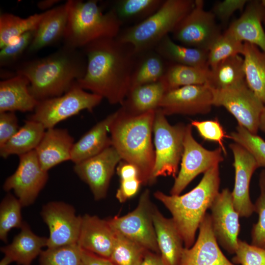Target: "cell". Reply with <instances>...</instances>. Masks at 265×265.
<instances>
[{
  "label": "cell",
  "mask_w": 265,
  "mask_h": 265,
  "mask_svg": "<svg viewBox=\"0 0 265 265\" xmlns=\"http://www.w3.org/2000/svg\"><path fill=\"white\" fill-rule=\"evenodd\" d=\"M229 148L234 156L235 177L232 192L235 209L240 217H248L254 212V204L250 199L249 185L253 174L259 168L252 155L237 143H231Z\"/></svg>",
  "instance_id": "cell-18"
},
{
  "label": "cell",
  "mask_w": 265,
  "mask_h": 265,
  "mask_svg": "<svg viewBox=\"0 0 265 265\" xmlns=\"http://www.w3.org/2000/svg\"><path fill=\"white\" fill-rule=\"evenodd\" d=\"M210 68H199L170 63L161 80L167 90L180 87L208 83Z\"/></svg>",
  "instance_id": "cell-36"
},
{
  "label": "cell",
  "mask_w": 265,
  "mask_h": 265,
  "mask_svg": "<svg viewBox=\"0 0 265 265\" xmlns=\"http://www.w3.org/2000/svg\"><path fill=\"white\" fill-rule=\"evenodd\" d=\"M20 127L15 112L0 113V147L4 144L19 130Z\"/></svg>",
  "instance_id": "cell-47"
},
{
  "label": "cell",
  "mask_w": 265,
  "mask_h": 265,
  "mask_svg": "<svg viewBox=\"0 0 265 265\" xmlns=\"http://www.w3.org/2000/svg\"><path fill=\"white\" fill-rule=\"evenodd\" d=\"M233 258L234 263L240 265H265V248L239 239Z\"/></svg>",
  "instance_id": "cell-44"
},
{
  "label": "cell",
  "mask_w": 265,
  "mask_h": 265,
  "mask_svg": "<svg viewBox=\"0 0 265 265\" xmlns=\"http://www.w3.org/2000/svg\"><path fill=\"white\" fill-rule=\"evenodd\" d=\"M259 184L261 191L265 194V169H263L260 174Z\"/></svg>",
  "instance_id": "cell-53"
},
{
  "label": "cell",
  "mask_w": 265,
  "mask_h": 265,
  "mask_svg": "<svg viewBox=\"0 0 265 265\" xmlns=\"http://www.w3.org/2000/svg\"><path fill=\"white\" fill-rule=\"evenodd\" d=\"M210 209L212 228L218 243L230 253H235L239 240L240 216L234 206L232 192L227 188L219 192Z\"/></svg>",
  "instance_id": "cell-17"
},
{
  "label": "cell",
  "mask_w": 265,
  "mask_h": 265,
  "mask_svg": "<svg viewBox=\"0 0 265 265\" xmlns=\"http://www.w3.org/2000/svg\"><path fill=\"white\" fill-rule=\"evenodd\" d=\"M153 220L162 259L166 265H179L184 248V241L173 219L164 216L155 206Z\"/></svg>",
  "instance_id": "cell-23"
},
{
  "label": "cell",
  "mask_w": 265,
  "mask_h": 265,
  "mask_svg": "<svg viewBox=\"0 0 265 265\" xmlns=\"http://www.w3.org/2000/svg\"><path fill=\"white\" fill-rule=\"evenodd\" d=\"M13 262L12 259L7 256L4 255V257L0 262V265H9Z\"/></svg>",
  "instance_id": "cell-55"
},
{
  "label": "cell",
  "mask_w": 265,
  "mask_h": 265,
  "mask_svg": "<svg viewBox=\"0 0 265 265\" xmlns=\"http://www.w3.org/2000/svg\"><path fill=\"white\" fill-rule=\"evenodd\" d=\"M213 106L212 87L206 83L180 87L167 91L159 108L165 115L209 113Z\"/></svg>",
  "instance_id": "cell-16"
},
{
  "label": "cell",
  "mask_w": 265,
  "mask_h": 265,
  "mask_svg": "<svg viewBox=\"0 0 265 265\" xmlns=\"http://www.w3.org/2000/svg\"><path fill=\"white\" fill-rule=\"evenodd\" d=\"M80 248L78 244L48 248L39 255L40 265H80Z\"/></svg>",
  "instance_id": "cell-41"
},
{
  "label": "cell",
  "mask_w": 265,
  "mask_h": 265,
  "mask_svg": "<svg viewBox=\"0 0 265 265\" xmlns=\"http://www.w3.org/2000/svg\"><path fill=\"white\" fill-rule=\"evenodd\" d=\"M147 251L135 242L116 233L115 243L109 259L116 265H141Z\"/></svg>",
  "instance_id": "cell-37"
},
{
  "label": "cell",
  "mask_w": 265,
  "mask_h": 265,
  "mask_svg": "<svg viewBox=\"0 0 265 265\" xmlns=\"http://www.w3.org/2000/svg\"><path fill=\"white\" fill-rule=\"evenodd\" d=\"M103 99L87 92L76 82L62 95L38 102L28 119L39 122L46 130L54 128L58 123L82 110L92 112Z\"/></svg>",
  "instance_id": "cell-8"
},
{
  "label": "cell",
  "mask_w": 265,
  "mask_h": 265,
  "mask_svg": "<svg viewBox=\"0 0 265 265\" xmlns=\"http://www.w3.org/2000/svg\"><path fill=\"white\" fill-rule=\"evenodd\" d=\"M164 0H117L110 8L122 26L138 24L154 13Z\"/></svg>",
  "instance_id": "cell-35"
},
{
  "label": "cell",
  "mask_w": 265,
  "mask_h": 265,
  "mask_svg": "<svg viewBox=\"0 0 265 265\" xmlns=\"http://www.w3.org/2000/svg\"><path fill=\"white\" fill-rule=\"evenodd\" d=\"M141 265H166L159 254L147 250Z\"/></svg>",
  "instance_id": "cell-51"
},
{
  "label": "cell",
  "mask_w": 265,
  "mask_h": 265,
  "mask_svg": "<svg viewBox=\"0 0 265 265\" xmlns=\"http://www.w3.org/2000/svg\"><path fill=\"white\" fill-rule=\"evenodd\" d=\"M142 184L139 178L120 180V184L116 193V197L120 203H124L134 196Z\"/></svg>",
  "instance_id": "cell-48"
},
{
  "label": "cell",
  "mask_w": 265,
  "mask_h": 265,
  "mask_svg": "<svg viewBox=\"0 0 265 265\" xmlns=\"http://www.w3.org/2000/svg\"><path fill=\"white\" fill-rule=\"evenodd\" d=\"M35 30L28 31L0 48V66H10L27 52L34 37Z\"/></svg>",
  "instance_id": "cell-42"
},
{
  "label": "cell",
  "mask_w": 265,
  "mask_h": 265,
  "mask_svg": "<svg viewBox=\"0 0 265 265\" xmlns=\"http://www.w3.org/2000/svg\"><path fill=\"white\" fill-rule=\"evenodd\" d=\"M69 3L54 7L48 10L35 31L34 37L27 51L34 53L45 47L63 40L68 18Z\"/></svg>",
  "instance_id": "cell-24"
},
{
  "label": "cell",
  "mask_w": 265,
  "mask_h": 265,
  "mask_svg": "<svg viewBox=\"0 0 265 265\" xmlns=\"http://www.w3.org/2000/svg\"><path fill=\"white\" fill-rule=\"evenodd\" d=\"M86 67L82 50L63 45L48 55L22 63L16 74L28 79L29 92L39 102L66 93L84 77Z\"/></svg>",
  "instance_id": "cell-2"
},
{
  "label": "cell",
  "mask_w": 265,
  "mask_h": 265,
  "mask_svg": "<svg viewBox=\"0 0 265 265\" xmlns=\"http://www.w3.org/2000/svg\"><path fill=\"white\" fill-rule=\"evenodd\" d=\"M47 11L21 18L11 13L0 15V49L23 34L37 29Z\"/></svg>",
  "instance_id": "cell-34"
},
{
  "label": "cell",
  "mask_w": 265,
  "mask_h": 265,
  "mask_svg": "<svg viewBox=\"0 0 265 265\" xmlns=\"http://www.w3.org/2000/svg\"><path fill=\"white\" fill-rule=\"evenodd\" d=\"M259 130L265 134V106L260 117Z\"/></svg>",
  "instance_id": "cell-54"
},
{
  "label": "cell",
  "mask_w": 265,
  "mask_h": 265,
  "mask_svg": "<svg viewBox=\"0 0 265 265\" xmlns=\"http://www.w3.org/2000/svg\"><path fill=\"white\" fill-rule=\"evenodd\" d=\"M154 49L170 63L199 68H210L209 51L178 44L169 35L165 36Z\"/></svg>",
  "instance_id": "cell-29"
},
{
  "label": "cell",
  "mask_w": 265,
  "mask_h": 265,
  "mask_svg": "<svg viewBox=\"0 0 265 265\" xmlns=\"http://www.w3.org/2000/svg\"><path fill=\"white\" fill-rule=\"evenodd\" d=\"M245 82L243 58L240 55L231 56L210 68L208 84L213 89H229Z\"/></svg>",
  "instance_id": "cell-33"
},
{
  "label": "cell",
  "mask_w": 265,
  "mask_h": 265,
  "mask_svg": "<svg viewBox=\"0 0 265 265\" xmlns=\"http://www.w3.org/2000/svg\"><path fill=\"white\" fill-rule=\"evenodd\" d=\"M41 215L49 230L48 248L77 244L81 216L76 215L72 205L61 201L50 202L42 207Z\"/></svg>",
  "instance_id": "cell-14"
},
{
  "label": "cell",
  "mask_w": 265,
  "mask_h": 265,
  "mask_svg": "<svg viewBox=\"0 0 265 265\" xmlns=\"http://www.w3.org/2000/svg\"><path fill=\"white\" fill-rule=\"evenodd\" d=\"M48 238L35 234L24 222L21 231L12 242L0 248L4 255L10 257L19 265H31L41 253L42 248L47 246Z\"/></svg>",
  "instance_id": "cell-27"
},
{
  "label": "cell",
  "mask_w": 265,
  "mask_h": 265,
  "mask_svg": "<svg viewBox=\"0 0 265 265\" xmlns=\"http://www.w3.org/2000/svg\"><path fill=\"white\" fill-rule=\"evenodd\" d=\"M60 1L59 0H42L38 2L37 6L39 9L46 11L53 8L52 7Z\"/></svg>",
  "instance_id": "cell-52"
},
{
  "label": "cell",
  "mask_w": 265,
  "mask_h": 265,
  "mask_svg": "<svg viewBox=\"0 0 265 265\" xmlns=\"http://www.w3.org/2000/svg\"><path fill=\"white\" fill-rule=\"evenodd\" d=\"M19 162L14 173L3 185V189L13 190L23 207L32 204L46 185L49 175L41 167L35 150L19 156Z\"/></svg>",
  "instance_id": "cell-13"
},
{
  "label": "cell",
  "mask_w": 265,
  "mask_h": 265,
  "mask_svg": "<svg viewBox=\"0 0 265 265\" xmlns=\"http://www.w3.org/2000/svg\"><path fill=\"white\" fill-rule=\"evenodd\" d=\"M29 81L16 74L0 82V113L19 111L33 112L38 103L29 90Z\"/></svg>",
  "instance_id": "cell-25"
},
{
  "label": "cell",
  "mask_w": 265,
  "mask_h": 265,
  "mask_svg": "<svg viewBox=\"0 0 265 265\" xmlns=\"http://www.w3.org/2000/svg\"><path fill=\"white\" fill-rule=\"evenodd\" d=\"M169 64L155 49L137 54L131 75L130 89L159 81Z\"/></svg>",
  "instance_id": "cell-30"
},
{
  "label": "cell",
  "mask_w": 265,
  "mask_h": 265,
  "mask_svg": "<svg viewBox=\"0 0 265 265\" xmlns=\"http://www.w3.org/2000/svg\"><path fill=\"white\" fill-rule=\"evenodd\" d=\"M68 1V18L63 45L80 49L96 40L118 35L122 25L111 9L103 12L96 0Z\"/></svg>",
  "instance_id": "cell-5"
},
{
  "label": "cell",
  "mask_w": 265,
  "mask_h": 265,
  "mask_svg": "<svg viewBox=\"0 0 265 265\" xmlns=\"http://www.w3.org/2000/svg\"><path fill=\"white\" fill-rule=\"evenodd\" d=\"M117 111L112 113L95 125L74 143L71 160L75 164L91 158L112 146L108 136L110 127Z\"/></svg>",
  "instance_id": "cell-26"
},
{
  "label": "cell",
  "mask_w": 265,
  "mask_h": 265,
  "mask_svg": "<svg viewBox=\"0 0 265 265\" xmlns=\"http://www.w3.org/2000/svg\"><path fill=\"white\" fill-rule=\"evenodd\" d=\"M74 139L66 129H47L35 150L42 168L45 171L71 160Z\"/></svg>",
  "instance_id": "cell-22"
},
{
  "label": "cell",
  "mask_w": 265,
  "mask_h": 265,
  "mask_svg": "<svg viewBox=\"0 0 265 265\" xmlns=\"http://www.w3.org/2000/svg\"><path fill=\"white\" fill-rule=\"evenodd\" d=\"M254 212L258 220L251 230V244L265 248V194L262 191L254 204Z\"/></svg>",
  "instance_id": "cell-45"
},
{
  "label": "cell",
  "mask_w": 265,
  "mask_h": 265,
  "mask_svg": "<svg viewBox=\"0 0 265 265\" xmlns=\"http://www.w3.org/2000/svg\"><path fill=\"white\" fill-rule=\"evenodd\" d=\"M260 3L262 6L265 8V0H261Z\"/></svg>",
  "instance_id": "cell-56"
},
{
  "label": "cell",
  "mask_w": 265,
  "mask_h": 265,
  "mask_svg": "<svg viewBox=\"0 0 265 265\" xmlns=\"http://www.w3.org/2000/svg\"><path fill=\"white\" fill-rule=\"evenodd\" d=\"M172 34L173 39L181 45L207 51L222 34L215 16L204 9L203 0H194L192 9Z\"/></svg>",
  "instance_id": "cell-10"
},
{
  "label": "cell",
  "mask_w": 265,
  "mask_h": 265,
  "mask_svg": "<svg viewBox=\"0 0 265 265\" xmlns=\"http://www.w3.org/2000/svg\"><path fill=\"white\" fill-rule=\"evenodd\" d=\"M190 124L195 127L199 135L204 140L217 143L226 155L227 152L224 145V139L230 138L217 118L204 121L192 120Z\"/></svg>",
  "instance_id": "cell-43"
},
{
  "label": "cell",
  "mask_w": 265,
  "mask_h": 265,
  "mask_svg": "<svg viewBox=\"0 0 265 265\" xmlns=\"http://www.w3.org/2000/svg\"><path fill=\"white\" fill-rule=\"evenodd\" d=\"M186 127L183 123L170 125L160 108L156 110L153 124L155 158L153 183L160 176L176 177L183 152Z\"/></svg>",
  "instance_id": "cell-7"
},
{
  "label": "cell",
  "mask_w": 265,
  "mask_h": 265,
  "mask_svg": "<svg viewBox=\"0 0 265 265\" xmlns=\"http://www.w3.org/2000/svg\"><path fill=\"white\" fill-rule=\"evenodd\" d=\"M265 15V8L260 1L249 0L242 15L225 32L236 40L255 45L265 52V32L262 24Z\"/></svg>",
  "instance_id": "cell-21"
},
{
  "label": "cell",
  "mask_w": 265,
  "mask_h": 265,
  "mask_svg": "<svg viewBox=\"0 0 265 265\" xmlns=\"http://www.w3.org/2000/svg\"><path fill=\"white\" fill-rule=\"evenodd\" d=\"M229 137L252 155L259 168H265V141L264 139L239 125L235 131L230 133Z\"/></svg>",
  "instance_id": "cell-40"
},
{
  "label": "cell",
  "mask_w": 265,
  "mask_h": 265,
  "mask_svg": "<svg viewBox=\"0 0 265 265\" xmlns=\"http://www.w3.org/2000/svg\"><path fill=\"white\" fill-rule=\"evenodd\" d=\"M243 43L224 32L209 50L208 64L210 68L231 56L242 53Z\"/></svg>",
  "instance_id": "cell-39"
},
{
  "label": "cell",
  "mask_w": 265,
  "mask_h": 265,
  "mask_svg": "<svg viewBox=\"0 0 265 265\" xmlns=\"http://www.w3.org/2000/svg\"><path fill=\"white\" fill-rule=\"evenodd\" d=\"M46 130L39 122L26 120L17 132L0 147V157L6 159L13 155L20 156L35 150Z\"/></svg>",
  "instance_id": "cell-32"
},
{
  "label": "cell",
  "mask_w": 265,
  "mask_h": 265,
  "mask_svg": "<svg viewBox=\"0 0 265 265\" xmlns=\"http://www.w3.org/2000/svg\"><path fill=\"white\" fill-rule=\"evenodd\" d=\"M248 1L247 0H224L219 1L215 4L211 12L216 18L225 23L236 11L242 10Z\"/></svg>",
  "instance_id": "cell-46"
},
{
  "label": "cell",
  "mask_w": 265,
  "mask_h": 265,
  "mask_svg": "<svg viewBox=\"0 0 265 265\" xmlns=\"http://www.w3.org/2000/svg\"><path fill=\"white\" fill-rule=\"evenodd\" d=\"M242 55L246 82L265 105V52L255 45L243 42Z\"/></svg>",
  "instance_id": "cell-31"
},
{
  "label": "cell",
  "mask_w": 265,
  "mask_h": 265,
  "mask_svg": "<svg viewBox=\"0 0 265 265\" xmlns=\"http://www.w3.org/2000/svg\"><path fill=\"white\" fill-rule=\"evenodd\" d=\"M116 172L120 180L139 178L137 168L133 165L121 160L116 167Z\"/></svg>",
  "instance_id": "cell-50"
},
{
  "label": "cell",
  "mask_w": 265,
  "mask_h": 265,
  "mask_svg": "<svg viewBox=\"0 0 265 265\" xmlns=\"http://www.w3.org/2000/svg\"><path fill=\"white\" fill-rule=\"evenodd\" d=\"M167 91L161 80L135 86L130 89L121 107L125 112L133 115L156 110Z\"/></svg>",
  "instance_id": "cell-28"
},
{
  "label": "cell",
  "mask_w": 265,
  "mask_h": 265,
  "mask_svg": "<svg viewBox=\"0 0 265 265\" xmlns=\"http://www.w3.org/2000/svg\"><path fill=\"white\" fill-rule=\"evenodd\" d=\"M212 90L213 106L224 107L236 119L238 125L257 134L265 105L246 82L231 88Z\"/></svg>",
  "instance_id": "cell-12"
},
{
  "label": "cell",
  "mask_w": 265,
  "mask_h": 265,
  "mask_svg": "<svg viewBox=\"0 0 265 265\" xmlns=\"http://www.w3.org/2000/svg\"><path fill=\"white\" fill-rule=\"evenodd\" d=\"M146 189L132 211L123 216L107 219L113 230L138 243L146 250L159 254L154 228L153 213L155 207Z\"/></svg>",
  "instance_id": "cell-9"
},
{
  "label": "cell",
  "mask_w": 265,
  "mask_h": 265,
  "mask_svg": "<svg viewBox=\"0 0 265 265\" xmlns=\"http://www.w3.org/2000/svg\"><path fill=\"white\" fill-rule=\"evenodd\" d=\"M156 110L133 115L121 107L109 129L112 146L122 160L137 168L143 185L153 184L155 156L152 133Z\"/></svg>",
  "instance_id": "cell-3"
},
{
  "label": "cell",
  "mask_w": 265,
  "mask_h": 265,
  "mask_svg": "<svg viewBox=\"0 0 265 265\" xmlns=\"http://www.w3.org/2000/svg\"><path fill=\"white\" fill-rule=\"evenodd\" d=\"M193 0H164L160 7L142 22L121 30L116 37L131 45L136 54L154 49L192 9Z\"/></svg>",
  "instance_id": "cell-6"
},
{
  "label": "cell",
  "mask_w": 265,
  "mask_h": 265,
  "mask_svg": "<svg viewBox=\"0 0 265 265\" xmlns=\"http://www.w3.org/2000/svg\"><path fill=\"white\" fill-rule=\"evenodd\" d=\"M80 265H116L108 258L103 257L80 248Z\"/></svg>",
  "instance_id": "cell-49"
},
{
  "label": "cell",
  "mask_w": 265,
  "mask_h": 265,
  "mask_svg": "<svg viewBox=\"0 0 265 265\" xmlns=\"http://www.w3.org/2000/svg\"><path fill=\"white\" fill-rule=\"evenodd\" d=\"M116 233L107 219L85 214L81 222L77 244L82 249L106 258L111 254Z\"/></svg>",
  "instance_id": "cell-20"
},
{
  "label": "cell",
  "mask_w": 265,
  "mask_h": 265,
  "mask_svg": "<svg viewBox=\"0 0 265 265\" xmlns=\"http://www.w3.org/2000/svg\"><path fill=\"white\" fill-rule=\"evenodd\" d=\"M20 201L11 193L7 194L0 205V239L7 242L9 231L13 228H20L24 222L22 220Z\"/></svg>",
  "instance_id": "cell-38"
},
{
  "label": "cell",
  "mask_w": 265,
  "mask_h": 265,
  "mask_svg": "<svg viewBox=\"0 0 265 265\" xmlns=\"http://www.w3.org/2000/svg\"><path fill=\"white\" fill-rule=\"evenodd\" d=\"M264 19H265V18Z\"/></svg>",
  "instance_id": "cell-57"
},
{
  "label": "cell",
  "mask_w": 265,
  "mask_h": 265,
  "mask_svg": "<svg viewBox=\"0 0 265 265\" xmlns=\"http://www.w3.org/2000/svg\"><path fill=\"white\" fill-rule=\"evenodd\" d=\"M87 59L84 77L77 81L85 90L121 105L130 89L137 54L132 46L117 37L96 40L82 48Z\"/></svg>",
  "instance_id": "cell-1"
},
{
  "label": "cell",
  "mask_w": 265,
  "mask_h": 265,
  "mask_svg": "<svg viewBox=\"0 0 265 265\" xmlns=\"http://www.w3.org/2000/svg\"><path fill=\"white\" fill-rule=\"evenodd\" d=\"M122 160L116 150L111 146L100 154L75 164L74 170L89 187L94 199L104 198L114 171Z\"/></svg>",
  "instance_id": "cell-15"
},
{
  "label": "cell",
  "mask_w": 265,
  "mask_h": 265,
  "mask_svg": "<svg viewBox=\"0 0 265 265\" xmlns=\"http://www.w3.org/2000/svg\"><path fill=\"white\" fill-rule=\"evenodd\" d=\"M219 164L207 170L199 184L185 194L168 195L160 191L154 193L172 214L186 248L194 244L199 225L219 192Z\"/></svg>",
  "instance_id": "cell-4"
},
{
  "label": "cell",
  "mask_w": 265,
  "mask_h": 265,
  "mask_svg": "<svg viewBox=\"0 0 265 265\" xmlns=\"http://www.w3.org/2000/svg\"><path fill=\"white\" fill-rule=\"evenodd\" d=\"M198 229L196 242L189 248L184 247L179 265H235L220 249L209 213H206Z\"/></svg>",
  "instance_id": "cell-19"
},
{
  "label": "cell",
  "mask_w": 265,
  "mask_h": 265,
  "mask_svg": "<svg viewBox=\"0 0 265 265\" xmlns=\"http://www.w3.org/2000/svg\"><path fill=\"white\" fill-rule=\"evenodd\" d=\"M192 126L186 125L181 158V168L170 191V195H180L186 186L199 174L224 160L222 150L218 147L209 150L199 144L193 136Z\"/></svg>",
  "instance_id": "cell-11"
}]
</instances>
